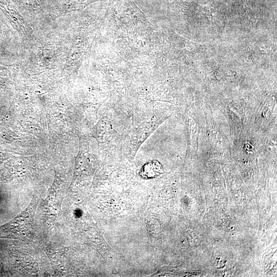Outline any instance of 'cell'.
<instances>
[{"instance_id":"obj_1","label":"cell","mask_w":277,"mask_h":277,"mask_svg":"<svg viewBox=\"0 0 277 277\" xmlns=\"http://www.w3.org/2000/svg\"><path fill=\"white\" fill-rule=\"evenodd\" d=\"M164 173L161 163L156 160H153L145 164L142 168L140 174L146 179H152Z\"/></svg>"}]
</instances>
